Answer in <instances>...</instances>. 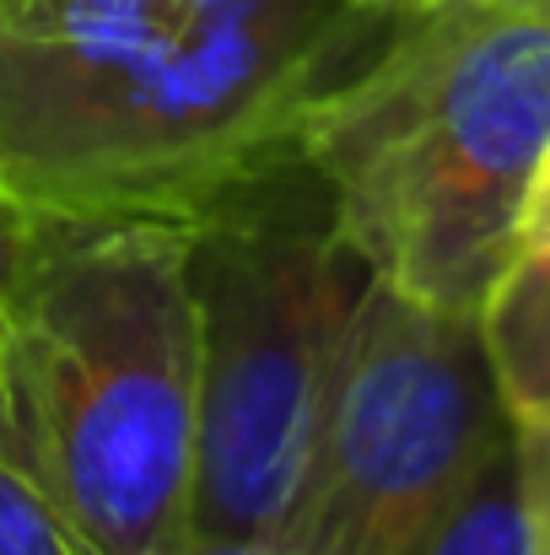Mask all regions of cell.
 Here are the masks:
<instances>
[{
  "instance_id": "cell-1",
  "label": "cell",
  "mask_w": 550,
  "mask_h": 555,
  "mask_svg": "<svg viewBox=\"0 0 550 555\" xmlns=\"http://www.w3.org/2000/svg\"><path fill=\"white\" fill-rule=\"evenodd\" d=\"M394 0H0V199L183 221L394 33Z\"/></svg>"
},
{
  "instance_id": "cell-2",
  "label": "cell",
  "mask_w": 550,
  "mask_h": 555,
  "mask_svg": "<svg viewBox=\"0 0 550 555\" xmlns=\"http://www.w3.org/2000/svg\"><path fill=\"white\" fill-rule=\"evenodd\" d=\"M0 404L92 555L189 551V221L16 210Z\"/></svg>"
},
{
  "instance_id": "cell-3",
  "label": "cell",
  "mask_w": 550,
  "mask_h": 555,
  "mask_svg": "<svg viewBox=\"0 0 550 555\" xmlns=\"http://www.w3.org/2000/svg\"><path fill=\"white\" fill-rule=\"evenodd\" d=\"M546 146L550 22L459 0L405 5L297 130L367 275L453 319L513 270Z\"/></svg>"
},
{
  "instance_id": "cell-4",
  "label": "cell",
  "mask_w": 550,
  "mask_h": 555,
  "mask_svg": "<svg viewBox=\"0 0 550 555\" xmlns=\"http://www.w3.org/2000/svg\"><path fill=\"white\" fill-rule=\"evenodd\" d=\"M183 221L200 340L189 545H286L372 275L297 146Z\"/></svg>"
},
{
  "instance_id": "cell-5",
  "label": "cell",
  "mask_w": 550,
  "mask_h": 555,
  "mask_svg": "<svg viewBox=\"0 0 550 555\" xmlns=\"http://www.w3.org/2000/svg\"><path fill=\"white\" fill-rule=\"evenodd\" d=\"M513 437L475 319L367 286L297 502V555H421Z\"/></svg>"
},
{
  "instance_id": "cell-6",
  "label": "cell",
  "mask_w": 550,
  "mask_h": 555,
  "mask_svg": "<svg viewBox=\"0 0 550 555\" xmlns=\"http://www.w3.org/2000/svg\"><path fill=\"white\" fill-rule=\"evenodd\" d=\"M475 324L508 421L550 415V259H513Z\"/></svg>"
},
{
  "instance_id": "cell-7",
  "label": "cell",
  "mask_w": 550,
  "mask_h": 555,
  "mask_svg": "<svg viewBox=\"0 0 550 555\" xmlns=\"http://www.w3.org/2000/svg\"><path fill=\"white\" fill-rule=\"evenodd\" d=\"M421 555H535L513 437L486 459V469L470 480V491L453 502V513L443 518V529Z\"/></svg>"
},
{
  "instance_id": "cell-8",
  "label": "cell",
  "mask_w": 550,
  "mask_h": 555,
  "mask_svg": "<svg viewBox=\"0 0 550 555\" xmlns=\"http://www.w3.org/2000/svg\"><path fill=\"white\" fill-rule=\"evenodd\" d=\"M0 555H92L0 404Z\"/></svg>"
},
{
  "instance_id": "cell-9",
  "label": "cell",
  "mask_w": 550,
  "mask_h": 555,
  "mask_svg": "<svg viewBox=\"0 0 550 555\" xmlns=\"http://www.w3.org/2000/svg\"><path fill=\"white\" fill-rule=\"evenodd\" d=\"M513 459H519V491H524L535 555H550V415L513 426Z\"/></svg>"
},
{
  "instance_id": "cell-10",
  "label": "cell",
  "mask_w": 550,
  "mask_h": 555,
  "mask_svg": "<svg viewBox=\"0 0 550 555\" xmlns=\"http://www.w3.org/2000/svg\"><path fill=\"white\" fill-rule=\"evenodd\" d=\"M519 259H550V146L529 179L524 216H519Z\"/></svg>"
},
{
  "instance_id": "cell-11",
  "label": "cell",
  "mask_w": 550,
  "mask_h": 555,
  "mask_svg": "<svg viewBox=\"0 0 550 555\" xmlns=\"http://www.w3.org/2000/svg\"><path fill=\"white\" fill-rule=\"evenodd\" d=\"M11 254H16V205L0 199V367H5V335H11Z\"/></svg>"
},
{
  "instance_id": "cell-12",
  "label": "cell",
  "mask_w": 550,
  "mask_h": 555,
  "mask_svg": "<svg viewBox=\"0 0 550 555\" xmlns=\"http://www.w3.org/2000/svg\"><path fill=\"white\" fill-rule=\"evenodd\" d=\"M394 5H437V0H394ZM459 5H486V11H508V16L550 22V0H459Z\"/></svg>"
},
{
  "instance_id": "cell-13",
  "label": "cell",
  "mask_w": 550,
  "mask_h": 555,
  "mask_svg": "<svg viewBox=\"0 0 550 555\" xmlns=\"http://www.w3.org/2000/svg\"><path fill=\"white\" fill-rule=\"evenodd\" d=\"M183 555H297V551L276 545V540H221V545H189Z\"/></svg>"
}]
</instances>
